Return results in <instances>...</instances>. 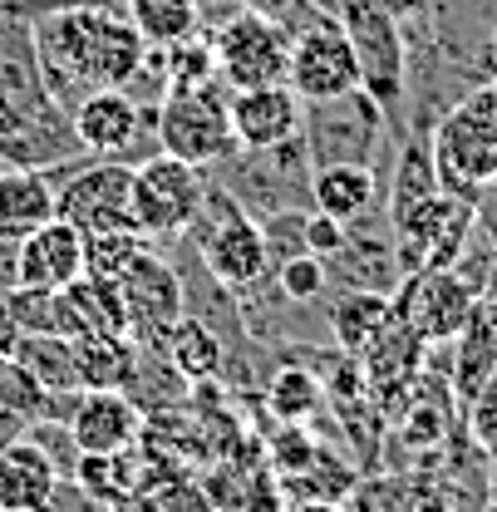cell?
<instances>
[{
    "instance_id": "obj_24",
    "label": "cell",
    "mask_w": 497,
    "mask_h": 512,
    "mask_svg": "<svg viewBox=\"0 0 497 512\" xmlns=\"http://www.w3.org/2000/svg\"><path fill=\"white\" fill-rule=\"evenodd\" d=\"M374 197H379V183H374L370 163H325V168H315L311 178V207L340 217V222L370 217Z\"/></svg>"
},
{
    "instance_id": "obj_13",
    "label": "cell",
    "mask_w": 497,
    "mask_h": 512,
    "mask_svg": "<svg viewBox=\"0 0 497 512\" xmlns=\"http://www.w3.org/2000/svg\"><path fill=\"white\" fill-rule=\"evenodd\" d=\"M478 286L458 266H434V271H409L394 291V311L409 320L429 345H448L468 316Z\"/></svg>"
},
{
    "instance_id": "obj_43",
    "label": "cell",
    "mask_w": 497,
    "mask_h": 512,
    "mask_svg": "<svg viewBox=\"0 0 497 512\" xmlns=\"http://www.w3.org/2000/svg\"><path fill=\"white\" fill-rule=\"evenodd\" d=\"M488 512H497V498H493V503H488Z\"/></svg>"
},
{
    "instance_id": "obj_25",
    "label": "cell",
    "mask_w": 497,
    "mask_h": 512,
    "mask_svg": "<svg viewBox=\"0 0 497 512\" xmlns=\"http://www.w3.org/2000/svg\"><path fill=\"white\" fill-rule=\"evenodd\" d=\"M5 316L15 320L20 335H79V316L69 296L55 286H10L0 296Z\"/></svg>"
},
{
    "instance_id": "obj_40",
    "label": "cell",
    "mask_w": 497,
    "mask_h": 512,
    "mask_svg": "<svg viewBox=\"0 0 497 512\" xmlns=\"http://www.w3.org/2000/svg\"><path fill=\"white\" fill-rule=\"evenodd\" d=\"M394 20H419V15H429L434 10V0H379Z\"/></svg>"
},
{
    "instance_id": "obj_20",
    "label": "cell",
    "mask_w": 497,
    "mask_h": 512,
    "mask_svg": "<svg viewBox=\"0 0 497 512\" xmlns=\"http://www.w3.org/2000/svg\"><path fill=\"white\" fill-rule=\"evenodd\" d=\"M60 468L30 434L0 448V512H50Z\"/></svg>"
},
{
    "instance_id": "obj_10",
    "label": "cell",
    "mask_w": 497,
    "mask_h": 512,
    "mask_svg": "<svg viewBox=\"0 0 497 512\" xmlns=\"http://www.w3.org/2000/svg\"><path fill=\"white\" fill-rule=\"evenodd\" d=\"M286 84L301 94V104L360 89V60H355V45H350L340 15H311L306 30L291 35Z\"/></svg>"
},
{
    "instance_id": "obj_21",
    "label": "cell",
    "mask_w": 497,
    "mask_h": 512,
    "mask_svg": "<svg viewBox=\"0 0 497 512\" xmlns=\"http://www.w3.org/2000/svg\"><path fill=\"white\" fill-rule=\"evenodd\" d=\"M325 266H330V281L360 286V291H384V296H394L404 281L394 237H384V232H350L340 252L325 256Z\"/></svg>"
},
{
    "instance_id": "obj_39",
    "label": "cell",
    "mask_w": 497,
    "mask_h": 512,
    "mask_svg": "<svg viewBox=\"0 0 497 512\" xmlns=\"http://www.w3.org/2000/svg\"><path fill=\"white\" fill-rule=\"evenodd\" d=\"M25 434H30V419L15 414V409H0V448L15 444V439H25Z\"/></svg>"
},
{
    "instance_id": "obj_4",
    "label": "cell",
    "mask_w": 497,
    "mask_h": 512,
    "mask_svg": "<svg viewBox=\"0 0 497 512\" xmlns=\"http://www.w3.org/2000/svg\"><path fill=\"white\" fill-rule=\"evenodd\" d=\"M222 188L242 202L256 222L271 212H306L311 207L315 163L306 153V138H286L271 148H247L242 158H222Z\"/></svg>"
},
{
    "instance_id": "obj_11",
    "label": "cell",
    "mask_w": 497,
    "mask_h": 512,
    "mask_svg": "<svg viewBox=\"0 0 497 512\" xmlns=\"http://www.w3.org/2000/svg\"><path fill=\"white\" fill-rule=\"evenodd\" d=\"M212 55H217V74L232 89H251V84H281L286 79V55H291V35L266 15V10H237L217 35H212Z\"/></svg>"
},
{
    "instance_id": "obj_17",
    "label": "cell",
    "mask_w": 497,
    "mask_h": 512,
    "mask_svg": "<svg viewBox=\"0 0 497 512\" xmlns=\"http://www.w3.org/2000/svg\"><path fill=\"white\" fill-rule=\"evenodd\" d=\"M448 345H453L448 384H453L458 404H468V399L483 389V380L497 370V266H493V276L478 286L468 316H463L458 335H453Z\"/></svg>"
},
{
    "instance_id": "obj_9",
    "label": "cell",
    "mask_w": 497,
    "mask_h": 512,
    "mask_svg": "<svg viewBox=\"0 0 497 512\" xmlns=\"http://www.w3.org/2000/svg\"><path fill=\"white\" fill-rule=\"evenodd\" d=\"M389 232H394V252H399L404 276H409V271L453 266L458 252L468 247V237L478 232V202L438 188L434 197H424L419 207H409L399 222H389Z\"/></svg>"
},
{
    "instance_id": "obj_22",
    "label": "cell",
    "mask_w": 497,
    "mask_h": 512,
    "mask_svg": "<svg viewBox=\"0 0 497 512\" xmlns=\"http://www.w3.org/2000/svg\"><path fill=\"white\" fill-rule=\"evenodd\" d=\"M74 340V370L79 389H128L138 375V340L119 330H79Z\"/></svg>"
},
{
    "instance_id": "obj_14",
    "label": "cell",
    "mask_w": 497,
    "mask_h": 512,
    "mask_svg": "<svg viewBox=\"0 0 497 512\" xmlns=\"http://www.w3.org/2000/svg\"><path fill=\"white\" fill-rule=\"evenodd\" d=\"M128 202H133V163H89L79 173H69V183L55 188V217L69 227L89 232H109V227H133L128 222Z\"/></svg>"
},
{
    "instance_id": "obj_28",
    "label": "cell",
    "mask_w": 497,
    "mask_h": 512,
    "mask_svg": "<svg viewBox=\"0 0 497 512\" xmlns=\"http://www.w3.org/2000/svg\"><path fill=\"white\" fill-rule=\"evenodd\" d=\"M389 306H394V296H384V291L345 286V296L330 306V335H335V345L345 355H360L374 340V330L389 320Z\"/></svg>"
},
{
    "instance_id": "obj_16",
    "label": "cell",
    "mask_w": 497,
    "mask_h": 512,
    "mask_svg": "<svg viewBox=\"0 0 497 512\" xmlns=\"http://www.w3.org/2000/svg\"><path fill=\"white\" fill-rule=\"evenodd\" d=\"M153 124H158V104H138L128 89H89L69 109V128L84 153H124L138 138V128Z\"/></svg>"
},
{
    "instance_id": "obj_27",
    "label": "cell",
    "mask_w": 497,
    "mask_h": 512,
    "mask_svg": "<svg viewBox=\"0 0 497 512\" xmlns=\"http://www.w3.org/2000/svg\"><path fill=\"white\" fill-rule=\"evenodd\" d=\"M10 360L40 384V389H55V394H69L79 389V370H74V340L69 335H20Z\"/></svg>"
},
{
    "instance_id": "obj_7",
    "label": "cell",
    "mask_w": 497,
    "mask_h": 512,
    "mask_svg": "<svg viewBox=\"0 0 497 512\" xmlns=\"http://www.w3.org/2000/svg\"><path fill=\"white\" fill-rule=\"evenodd\" d=\"M340 25L360 60V89L384 114H394L404 104V84H409L404 20H394L379 0H340Z\"/></svg>"
},
{
    "instance_id": "obj_23",
    "label": "cell",
    "mask_w": 497,
    "mask_h": 512,
    "mask_svg": "<svg viewBox=\"0 0 497 512\" xmlns=\"http://www.w3.org/2000/svg\"><path fill=\"white\" fill-rule=\"evenodd\" d=\"M158 350H163L168 365L192 384H212L227 375V345H222V335L202 316H187L183 311V316L168 325V335H163Z\"/></svg>"
},
{
    "instance_id": "obj_38",
    "label": "cell",
    "mask_w": 497,
    "mask_h": 512,
    "mask_svg": "<svg viewBox=\"0 0 497 512\" xmlns=\"http://www.w3.org/2000/svg\"><path fill=\"white\" fill-rule=\"evenodd\" d=\"M163 512H212V503L202 498V488H173V493H153Z\"/></svg>"
},
{
    "instance_id": "obj_32",
    "label": "cell",
    "mask_w": 497,
    "mask_h": 512,
    "mask_svg": "<svg viewBox=\"0 0 497 512\" xmlns=\"http://www.w3.org/2000/svg\"><path fill=\"white\" fill-rule=\"evenodd\" d=\"M148 247L143 232L133 227H109V232H89L84 237V276H104V281H119L128 271V261Z\"/></svg>"
},
{
    "instance_id": "obj_35",
    "label": "cell",
    "mask_w": 497,
    "mask_h": 512,
    "mask_svg": "<svg viewBox=\"0 0 497 512\" xmlns=\"http://www.w3.org/2000/svg\"><path fill=\"white\" fill-rule=\"evenodd\" d=\"M468 429H473V444L497 463V370L483 380V389L468 399Z\"/></svg>"
},
{
    "instance_id": "obj_6",
    "label": "cell",
    "mask_w": 497,
    "mask_h": 512,
    "mask_svg": "<svg viewBox=\"0 0 497 512\" xmlns=\"http://www.w3.org/2000/svg\"><path fill=\"white\" fill-rule=\"evenodd\" d=\"M153 133H158L163 153H178V158L197 163V168H217L237 148L227 94L217 89V79L192 84V89H168V99L158 104Z\"/></svg>"
},
{
    "instance_id": "obj_1",
    "label": "cell",
    "mask_w": 497,
    "mask_h": 512,
    "mask_svg": "<svg viewBox=\"0 0 497 512\" xmlns=\"http://www.w3.org/2000/svg\"><path fill=\"white\" fill-rule=\"evenodd\" d=\"M35 55L45 89L69 114L89 89H128L143 69L148 40L104 0H55L35 15Z\"/></svg>"
},
{
    "instance_id": "obj_3",
    "label": "cell",
    "mask_w": 497,
    "mask_h": 512,
    "mask_svg": "<svg viewBox=\"0 0 497 512\" xmlns=\"http://www.w3.org/2000/svg\"><path fill=\"white\" fill-rule=\"evenodd\" d=\"M197 232V261L202 271L222 286V291H247L251 281H261L271 271V252H266V237H261V222L242 212V202L232 192L212 188L207 183V197H202V212L192 222Z\"/></svg>"
},
{
    "instance_id": "obj_36",
    "label": "cell",
    "mask_w": 497,
    "mask_h": 512,
    "mask_svg": "<svg viewBox=\"0 0 497 512\" xmlns=\"http://www.w3.org/2000/svg\"><path fill=\"white\" fill-rule=\"evenodd\" d=\"M306 252L315 256H335L340 247H345V237H350V222H340V217H330V212H315V207H306Z\"/></svg>"
},
{
    "instance_id": "obj_26",
    "label": "cell",
    "mask_w": 497,
    "mask_h": 512,
    "mask_svg": "<svg viewBox=\"0 0 497 512\" xmlns=\"http://www.w3.org/2000/svg\"><path fill=\"white\" fill-rule=\"evenodd\" d=\"M438 188H443V183H438L429 133H409L404 148H399V163H394V188H389V212H384V222H399L409 207H419V202L434 197Z\"/></svg>"
},
{
    "instance_id": "obj_2",
    "label": "cell",
    "mask_w": 497,
    "mask_h": 512,
    "mask_svg": "<svg viewBox=\"0 0 497 512\" xmlns=\"http://www.w3.org/2000/svg\"><path fill=\"white\" fill-rule=\"evenodd\" d=\"M438 183L458 197H473L497 183V79L473 84L429 133Z\"/></svg>"
},
{
    "instance_id": "obj_31",
    "label": "cell",
    "mask_w": 497,
    "mask_h": 512,
    "mask_svg": "<svg viewBox=\"0 0 497 512\" xmlns=\"http://www.w3.org/2000/svg\"><path fill=\"white\" fill-rule=\"evenodd\" d=\"M320 399H325L320 375L301 370V365L281 370V375L271 380V389H266V404H271V414H276L281 424H306L315 409H320Z\"/></svg>"
},
{
    "instance_id": "obj_34",
    "label": "cell",
    "mask_w": 497,
    "mask_h": 512,
    "mask_svg": "<svg viewBox=\"0 0 497 512\" xmlns=\"http://www.w3.org/2000/svg\"><path fill=\"white\" fill-rule=\"evenodd\" d=\"M315 453H320V444L306 434V424H281V429H276V439H271V458H276L281 478L306 473V468L315 463Z\"/></svg>"
},
{
    "instance_id": "obj_37",
    "label": "cell",
    "mask_w": 497,
    "mask_h": 512,
    "mask_svg": "<svg viewBox=\"0 0 497 512\" xmlns=\"http://www.w3.org/2000/svg\"><path fill=\"white\" fill-rule=\"evenodd\" d=\"M10 286H20V237L0 232V296Z\"/></svg>"
},
{
    "instance_id": "obj_33",
    "label": "cell",
    "mask_w": 497,
    "mask_h": 512,
    "mask_svg": "<svg viewBox=\"0 0 497 512\" xmlns=\"http://www.w3.org/2000/svg\"><path fill=\"white\" fill-rule=\"evenodd\" d=\"M271 281H276V291H281L286 301L311 306V301H320V296L330 291V266H325V256L296 252L271 266Z\"/></svg>"
},
{
    "instance_id": "obj_42",
    "label": "cell",
    "mask_w": 497,
    "mask_h": 512,
    "mask_svg": "<svg viewBox=\"0 0 497 512\" xmlns=\"http://www.w3.org/2000/svg\"><path fill=\"white\" fill-rule=\"evenodd\" d=\"M296 512H345V508H340V503H320V498H315V503H296Z\"/></svg>"
},
{
    "instance_id": "obj_12",
    "label": "cell",
    "mask_w": 497,
    "mask_h": 512,
    "mask_svg": "<svg viewBox=\"0 0 497 512\" xmlns=\"http://www.w3.org/2000/svg\"><path fill=\"white\" fill-rule=\"evenodd\" d=\"M119 291H124V316H128V335L138 340V350H158L168 325L187 311L183 296V276L173 261L143 247V252L128 261V271L119 276Z\"/></svg>"
},
{
    "instance_id": "obj_41",
    "label": "cell",
    "mask_w": 497,
    "mask_h": 512,
    "mask_svg": "<svg viewBox=\"0 0 497 512\" xmlns=\"http://www.w3.org/2000/svg\"><path fill=\"white\" fill-rule=\"evenodd\" d=\"M251 10H266V15H276V10H291L296 0H247Z\"/></svg>"
},
{
    "instance_id": "obj_15",
    "label": "cell",
    "mask_w": 497,
    "mask_h": 512,
    "mask_svg": "<svg viewBox=\"0 0 497 512\" xmlns=\"http://www.w3.org/2000/svg\"><path fill=\"white\" fill-rule=\"evenodd\" d=\"M64 429L79 453H124L143 434V409L128 389H79Z\"/></svg>"
},
{
    "instance_id": "obj_30",
    "label": "cell",
    "mask_w": 497,
    "mask_h": 512,
    "mask_svg": "<svg viewBox=\"0 0 497 512\" xmlns=\"http://www.w3.org/2000/svg\"><path fill=\"white\" fill-rule=\"evenodd\" d=\"M74 316H79V330H119L128 335V316H124V291L119 281H104V276H79L64 286Z\"/></svg>"
},
{
    "instance_id": "obj_5",
    "label": "cell",
    "mask_w": 497,
    "mask_h": 512,
    "mask_svg": "<svg viewBox=\"0 0 497 512\" xmlns=\"http://www.w3.org/2000/svg\"><path fill=\"white\" fill-rule=\"evenodd\" d=\"M207 197V168L187 163L178 153H153L133 168V202H128V222L133 232H143L148 242H178L192 232L197 212Z\"/></svg>"
},
{
    "instance_id": "obj_18",
    "label": "cell",
    "mask_w": 497,
    "mask_h": 512,
    "mask_svg": "<svg viewBox=\"0 0 497 512\" xmlns=\"http://www.w3.org/2000/svg\"><path fill=\"white\" fill-rule=\"evenodd\" d=\"M227 114H232V133L237 148H271L301 133V94L281 79V84H251V89H232L227 94Z\"/></svg>"
},
{
    "instance_id": "obj_29",
    "label": "cell",
    "mask_w": 497,
    "mask_h": 512,
    "mask_svg": "<svg viewBox=\"0 0 497 512\" xmlns=\"http://www.w3.org/2000/svg\"><path fill=\"white\" fill-rule=\"evenodd\" d=\"M128 20L138 25V35L153 50H168L187 35H197L202 10H197V0H128Z\"/></svg>"
},
{
    "instance_id": "obj_19",
    "label": "cell",
    "mask_w": 497,
    "mask_h": 512,
    "mask_svg": "<svg viewBox=\"0 0 497 512\" xmlns=\"http://www.w3.org/2000/svg\"><path fill=\"white\" fill-rule=\"evenodd\" d=\"M84 276V232L69 227L64 217H45L20 237V286H55Z\"/></svg>"
},
{
    "instance_id": "obj_8",
    "label": "cell",
    "mask_w": 497,
    "mask_h": 512,
    "mask_svg": "<svg viewBox=\"0 0 497 512\" xmlns=\"http://www.w3.org/2000/svg\"><path fill=\"white\" fill-rule=\"evenodd\" d=\"M384 109L365 89H345L330 99H311L301 114V138L315 168L325 163H374L384 143Z\"/></svg>"
}]
</instances>
